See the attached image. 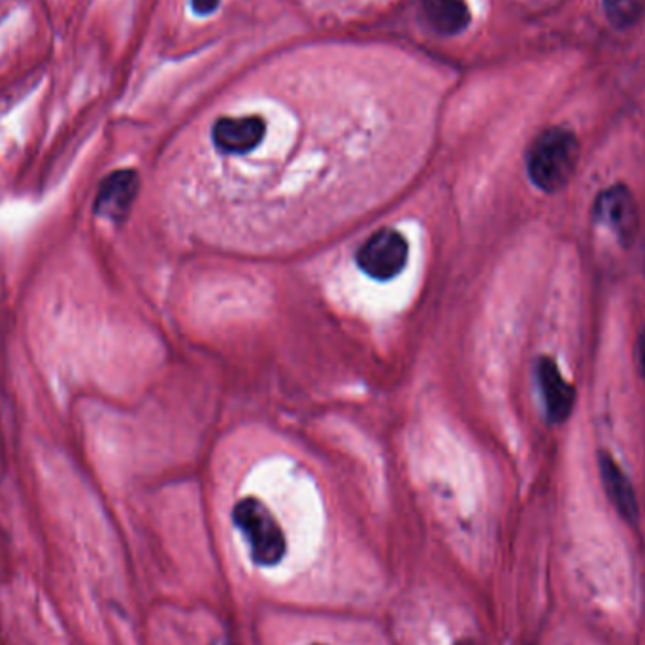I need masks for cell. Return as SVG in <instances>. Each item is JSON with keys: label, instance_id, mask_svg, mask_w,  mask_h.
I'll return each instance as SVG.
<instances>
[{"label": "cell", "instance_id": "1", "mask_svg": "<svg viewBox=\"0 0 645 645\" xmlns=\"http://www.w3.org/2000/svg\"><path fill=\"white\" fill-rule=\"evenodd\" d=\"M580 161V142L565 127H549L540 132L527 151L528 176L544 193L567 187Z\"/></svg>", "mask_w": 645, "mask_h": 645}, {"label": "cell", "instance_id": "2", "mask_svg": "<svg viewBox=\"0 0 645 645\" xmlns=\"http://www.w3.org/2000/svg\"><path fill=\"white\" fill-rule=\"evenodd\" d=\"M233 523L248 541L251 561L257 567H276L286 557V535L275 514L259 498L248 496L236 502Z\"/></svg>", "mask_w": 645, "mask_h": 645}, {"label": "cell", "instance_id": "3", "mask_svg": "<svg viewBox=\"0 0 645 645\" xmlns=\"http://www.w3.org/2000/svg\"><path fill=\"white\" fill-rule=\"evenodd\" d=\"M408 241L395 228H381L358 248V268L372 280L389 281L405 270L408 262Z\"/></svg>", "mask_w": 645, "mask_h": 645}, {"label": "cell", "instance_id": "4", "mask_svg": "<svg viewBox=\"0 0 645 645\" xmlns=\"http://www.w3.org/2000/svg\"><path fill=\"white\" fill-rule=\"evenodd\" d=\"M593 214L596 223L613 233L623 246L636 240L639 225L638 206L633 193L626 190L625 185H612L602 191L594 203Z\"/></svg>", "mask_w": 645, "mask_h": 645}, {"label": "cell", "instance_id": "5", "mask_svg": "<svg viewBox=\"0 0 645 645\" xmlns=\"http://www.w3.org/2000/svg\"><path fill=\"white\" fill-rule=\"evenodd\" d=\"M140 190V178L131 169L116 170L103 180L95 198V214L121 223L131 214Z\"/></svg>", "mask_w": 645, "mask_h": 645}, {"label": "cell", "instance_id": "6", "mask_svg": "<svg viewBox=\"0 0 645 645\" xmlns=\"http://www.w3.org/2000/svg\"><path fill=\"white\" fill-rule=\"evenodd\" d=\"M267 132L265 119L259 116H241V118L217 119L212 129L215 148L223 153L244 155L255 150L262 142Z\"/></svg>", "mask_w": 645, "mask_h": 645}, {"label": "cell", "instance_id": "7", "mask_svg": "<svg viewBox=\"0 0 645 645\" xmlns=\"http://www.w3.org/2000/svg\"><path fill=\"white\" fill-rule=\"evenodd\" d=\"M536 370L548 418L553 423H562L572 413L576 389L562 378L559 366L551 357H541Z\"/></svg>", "mask_w": 645, "mask_h": 645}, {"label": "cell", "instance_id": "8", "mask_svg": "<svg viewBox=\"0 0 645 645\" xmlns=\"http://www.w3.org/2000/svg\"><path fill=\"white\" fill-rule=\"evenodd\" d=\"M600 474L602 482L606 487L608 496L613 502L615 509L625 517L628 523L638 522V501L634 495L633 485L628 477L623 474V470L613 461L612 455L602 451L599 455Z\"/></svg>", "mask_w": 645, "mask_h": 645}, {"label": "cell", "instance_id": "9", "mask_svg": "<svg viewBox=\"0 0 645 645\" xmlns=\"http://www.w3.org/2000/svg\"><path fill=\"white\" fill-rule=\"evenodd\" d=\"M421 7L432 29L445 36L461 33L472 20L464 0H421Z\"/></svg>", "mask_w": 645, "mask_h": 645}, {"label": "cell", "instance_id": "10", "mask_svg": "<svg viewBox=\"0 0 645 645\" xmlns=\"http://www.w3.org/2000/svg\"><path fill=\"white\" fill-rule=\"evenodd\" d=\"M606 18L615 29L626 31L645 15V0H602Z\"/></svg>", "mask_w": 645, "mask_h": 645}, {"label": "cell", "instance_id": "11", "mask_svg": "<svg viewBox=\"0 0 645 645\" xmlns=\"http://www.w3.org/2000/svg\"><path fill=\"white\" fill-rule=\"evenodd\" d=\"M191 7L198 15H208L219 7V0H191Z\"/></svg>", "mask_w": 645, "mask_h": 645}, {"label": "cell", "instance_id": "12", "mask_svg": "<svg viewBox=\"0 0 645 645\" xmlns=\"http://www.w3.org/2000/svg\"><path fill=\"white\" fill-rule=\"evenodd\" d=\"M642 363H644V372H645V334H644V342H642Z\"/></svg>", "mask_w": 645, "mask_h": 645}, {"label": "cell", "instance_id": "13", "mask_svg": "<svg viewBox=\"0 0 645 645\" xmlns=\"http://www.w3.org/2000/svg\"><path fill=\"white\" fill-rule=\"evenodd\" d=\"M212 645H235V644H230V642H227V639H217V642H214V644Z\"/></svg>", "mask_w": 645, "mask_h": 645}, {"label": "cell", "instance_id": "14", "mask_svg": "<svg viewBox=\"0 0 645 645\" xmlns=\"http://www.w3.org/2000/svg\"><path fill=\"white\" fill-rule=\"evenodd\" d=\"M313 645H321V644H313Z\"/></svg>", "mask_w": 645, "mask_h": 645}]
</instances>
